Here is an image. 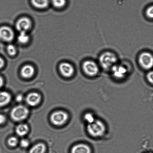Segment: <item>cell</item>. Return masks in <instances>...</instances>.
<instances>
[{"label":"cell","instance_id":"8992f818","mask_svg":"<svg viewBox=\"0 0 153 153\" xmlns=\"http://www.w3.org/2000/svg\"><path fill=\"white\" fill-rule=\"evenodd\" d=\"M82 68L85 74L90 76L96 75L99 71L98 65L92 61H85L82 65Z\"/></svg>","mask_w":153,"mask_h":153},{"label":"cell","instance_id":"cb8c5ba5","mask_svg":"<svg viewBox=\"0 0 153 153\" xmlns=\"http://www.w3.org/2000/svg\"><path fill=\"white\" fill-rule=\"evenodd\" d=\"M20 145L22 148H26L29 146V142L26 139H22L21 141Z\"/></svg>","mask_w":153,"mask_h":153},{"label":"cell","instance_id":"e0dca14e","mask_svg":"<svg viewBox=\"0 0 153 153\" xmlns=\"http://www.w3.org/2000/svg\"><path fill=\"white\" fill-rule=\"evenodd\" d=\"M46 149V147L44 144L38 143L31 148L29 153H44Z\"/></svg>","mask_w":153,"mask_h":153},{"label":"cell","instance_id":"6da1fadb","mask_svg":"<svg viewBox=\"0 0 153 153\" xmlns=\"http://www.w3.org/2000/svg\"><path fill=\"white\" fill-rule=\"evenodd\" d=\"M87 129L91 136L94 137H99L104 134L106 127L102 121L95 120L93 122L88 124Z\"/></svg>","mask_w":153,"mask_h":153},{"label":"cell","instance_id":"4fadbf2b","mask_svg":"<svg viewBox=\"0 0 153 153\" xmlns=\"http://www.w3.org/2000/svg\"><path fill=\"white\" fill-rule=\"evenodd\" d=\"M34 68L31 65H25L21 70V75L22 77L25 78L31 77L34 75Z\"/></svg>","mask_w":153,"mask_h":153},{"label":"cell","instance_id":"277c9868","mask_svg":"<svg viewBox=\"0 0 153 153\" xmlns=\"http://www.w3.org/2000/svg\"><path fill=\"white\" fill-rule=\"evenodd\" d=\"M139 61L140 65L145 69L149 70L153 67V56L148 52H144L139 56Z\"/></svg>","mask_w":153,"mask_h":153},{"label":"cell","instance_id":"603a6c76","mask_svg":"<svg viewBox=\"0 0 153 153\" xmlns=\"http://www.w3.org/2000/svg\"><path fill=\"white\" fill-rule=\"evenodd\" d=\"M146 16L150 19H153V5L149 7L146 10Z\"/></svg>","mask_w":153,"mask_h":153},{"label":"cell","instance_id":"ba28073f","mask_svg":"<svg viewBox=\"0 0 153 153\" xmlns=\"http://www.w3.org/2000/svg\"><path fill=\"white\" fill-rule=\"evenodd\" d=\"M31 20L28 18L23 17L19 19L16 22V27L18 31L20 32H26L31 26Z\"/></svg>","mask_w":153,"mask_h":153},{"label":"cell","instance_id":"5b68a950","mask_svg":"<svg viewBox=\"0 0 153 153\" xmlns=\"http://www.w3.org/2000/svg\"><path fill=\"white\" fill-rule=\"evenodd\" d=\"M68 118V115L62 111H58L54 112L51 116V121L56 126H61L65 123Z\"/></svg>","mask_w":153,"mask_h":153},{"label":"cell","instance_id":"52a82bcc","mask_svg":"<svg viewBox=\"0 0 153 153\" xmlns=\"http://www.w3.org/2000/svg\"><path fill=\"white\" fill-rule=\"evenodd\" d=\"M14 34L11 28L7 26L0 28V38L6 42L12 41L14 38Z\"/></svg>","mask_w":153,"mask_h":153},{"label":"cell","instance_id":"3957f363","mask_svg":"<svg viewBox=\"0 0 153 153\" xmlns=\"http://www.w3.org/2000/svg\"><path fill=\"white\" fill-rule=\"evenodd\" d=\"M29 111L25 106L19 105L16 106L12 109L10 116L13 120L19 121L23 120L28 116Z\"/></svg>","mask_w":153,"mask_h":153},{"label":"cell","instance_id":"44dd1931","mask_svg":"<svg viewBox=\"0 0 153 153\" xmlns=\"http://www.w3.org/2000/svg\"><path fill=\"white\" fill-rule=\"evenodd\" d=\"M7 51L8 53L11 56H14L16 54V49L13 45H9L7 47Z\"/></svg>","mask_w":153,"mask_h":153},{"label":"cell","instance_id":"2e32d148","mask_svg":"<svg viewBox=\"0 0 153 153\" xmlns=\"http://www.w3.org/2000/svg\"><path fill=\"white\" fill-rule=\"evenodd\" d=\"M28 131V126L25 124L18 125L16 128V132L18 135L22 136L27 134Z\"/></svg>","mask_w":153,"mask_h":153},{"label":"cell","instance_id":"5bb4252c","mask_svg":"<svg viewBox=\"0 0 153 153\" xmlns=\"http://www.w3.org/2000/svg\"><path fill=\"white\" fill-rule=\"evenodd\" d=\"M11 100L10 94L5 91L0 92V106H3L8 104Z\"/></svg>","mask_w":153,"mask_h":153},{"label":"cell","instance_id":"9c48e42d","mask_svg":"<svg viewBox=\"0 0 153 153\" xmlns=\"http://www.w3.org/2000/svg\"><path fill=\"white\" fill-rule=\"evenodd\" d=\"M60 71L63 76L69 77L73 75L74 69L73 66L67 62H63L59 66Z\"/></svg>","mask_w":153,"mask_h":153},{"label":"cell","instance_id":"f1b7e54d","mask_svg":"<svg viewBox=\"0 0 153 153\" xmlns=\"http://www.w3.org/2000/svg\"><path fill=\"white\" fill-rule=\"evenodd\" d=\"M3 84H4L3 79L2 77L0 76V88H1V87L2 86Z\"/></svg>","mask_w":153,"mask_h":153},{"label":"cell","instance_id":"ac0fdd59","mask_svg":"<svg viewBox=\"0 0 153 153\" xmlns=\"http://www.w3.org/2000/svg\"><path fill=\"white\" fill-rule=\"evenodd\" d=\"M18 40L19 42L22 44H25L29 40V36L27 34L26 32L22 31L20 32L18 37Z\"/></svg>","mask_w":153,"mask_h":153},{"label":"cell","instance_id":"7402d4cb","mask_svg":"<svg viewBox=\"0 0 153 153\" xmlns=\"http://www.w3.org/2000/svg\"><path fill=\"white\" fill-rule=\"evenodd\" d=\"M7 143L10 146L14 147L17 145L18 140L16 137H11L8 139Z\"/></svg>","mask_w":153,"mask_h":153},{"label":"cell","instance_id":"83f0119b","mask_svg":"<svg viewBox=\"0 0 153 153\" xmlns=\"http://www.w3.org/2000/svg\"><path fill=\"white\" fill-rule=\"evenodd\" d=\"M4 65V61L2 58L0 57V69L2 68Z\"/></svg>","mask_w":153,"mask_h":153},{"label":"cell","instance_id":"d6986e66","mask_svg":"<svg viewBox=\"0 0 153 153\" xmlns=\"http://www.w3.org/2000/svg\"><path fill=\"white\" fill-rule=\"evenodd\" d=\"M52 4L55 7L61 8L66 4V0H52Z\"/></svg>","mask_w":153,"mask_h":153},{"label":"cell","instance_id":"ffe728a7","mask_svg":"<svg viewBox=\"0 0 153 153\" xmlns=\"http://www.w3.org/2000/svg\"><path fill=\"white\" fill-rule=\"evenodd\" d=\"M84 119L88 124L91 123L95 120L93 115L91 113H87L84 115Z\"/></svg>","mask_w":153,"mask_h":153},{"label":"cell","instance_id":"8fae6325","mask_svg":"<svg viewBox=\"0 0 153 153\" xmlns=\"http://www.w3.org/2000/svg\"><path fill=\"white\" fill-rule=\"evenodd\" d=\"M41 100V97L37 93H30L27 96L26 102L31 106H35L40 103Z\"/></svg>","mask_w":153,"mask_h":153},{"label":"cell","instance_id":"d4e9b609","mask_svg":"<svg viewBox=\"0 0 153 153\" xmlns=\"http://www.w3.org/2000/svg\"><path fill=\"white\" fill-rule=\"evenodd\" d=\"M148 82L153 85V71L149 72L147 75Z\"/></svg>","mask_w":153,"mask_h":153},{"label":"cell","instance_id":"4316f807","mask_svg":"<svg viewBox=\"0 0 153 153\" xmlns=\"http://www.w3.org/2000/svg\"><path fill=\"white\" fill-rule=\"evenodd\" d=\"M22 100H23V97L22 94H19L16 97V100L18 102L22 101Z\"/></svg>","mask_w":153,"mask_h":153},{"label":"cell","instance_id":"484cf974","mask_svg":"<svg viewBox=\"0 0 153 153\" xmlns=\"http://www.w3.org/2000/svg\"><path fill=\"white\" fill-rule=\"evenodd\" d=\"M6 118L4 115L2 114H0V124H1L5 122Z\"/></svg>","mask_w":153,"mask_h":153},{"label":"cell","instance_id":"9a60e30c","mask_svg":"<svg viewBox=\"0 0 153 153\" xmlns=\"http://www.w3.org/2000/svg\"><path fill=\"white\" fill-rule=\"evenodd\" d=\"M33 5L37 8L43 9L48 7L49 0H31Z\"/></svg>","mask_w":153,"mask_h":153},{"label":"cell","instance_id":"30bf717a","mask_svg":"<svg viewBox=\"0 0 153 153\" xmlns=\"http://www.w3.org/2000/svg\"><path fill=\"white\" fill-rule=\"evenodd\" d=\"M112 74L114 77L117 79H122L126 75L127 68L122 65H115L112 68Z\"/></svg>","mask_w":153,"mask_h":153},{"label":"cell","instance_id":"7a4b0ae2","mask_svg":"<svg viewBox=\"0 0 153 153\" xmlns=\"http://www.w3.org/2000/svg\"><path fill=\"white\" fill-rule=\"evenodd\" d=\"M100 64L104 69L112 68L117 61V58L115 54L110 52H106L101 55L99 58Z\"/></svg>","mask_w":153,"mask_h":153},{"label":"cell","instance_id":"7c38bea8","mask_svg":"<svg viewBox=\"0 0 153 153\" xmlns=\"http://www.w3.org/2000/svg\"><path fill=\"white\" fill-rule=\"evenodd\" d=\"M71 153H91L90 147L84 144H79L73 146Z\"/></svg>","mask_w":153,"mask_h":153}]
</instances>
